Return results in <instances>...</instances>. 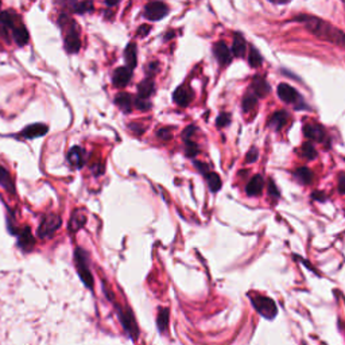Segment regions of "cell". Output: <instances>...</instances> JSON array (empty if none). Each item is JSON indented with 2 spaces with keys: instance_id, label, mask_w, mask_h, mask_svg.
I'll return each instance as SVG.
<instances>
[{
  "instance_id": "6da1fadb",
  "label": "cell",
  "mask_w": 345,
  "mask_h": 345,
  "mask_svg": "<svg viewBox=\"0 0 345 345\" xmlns=\"http://www.w3.org/2000/svg\"><path fill=\"white\" fill-rule=\"evenodd\" d=\"M292 22H298L305 26L308 31H310L313 36H316L320 40H329L332 44H342V40H344V32L332 26L330 23H328L326 20H324L321 18H317L314 15H306V14H301V15H296L292 18Z\"/></svg>"
},
{
  "instance_id": "7a4b0ae2",
  "label": "cell",
  "mask_w": 345,
  "mask_h": 345,
  "mask_svg": "<svg viewBox=\"0 0 345 345\" xmlns=\"http://www.w3.org/2000/svg\"><path fill=\"white\" fill-rule=\"evenodd\" d=\"M58 23L64 30V44H65V49H66L68 53H78L81 49V40L80 32L77 28V23L64 14L58 19Z\"/></svg>"
},
{
  "instance_id": "3957f363",
  "label": "cell",
  "mask_w": 345,
  "mask_h": 345,
  "mask_svg": "<svg viewBox=\"0 0 345 345\" xmlns=\"http://www.w3.org/2000/svg\"><path fill=\"white\" fill-rule=\"evenodd\" d=\"M74 264L77 268V272L80 275L82 284L89 288H93V275L89 268V260H88V252L82 250L81 247L76 248L74 251Z\"/></svg>"
},
{
  "instance_id": "277c9868",
  "label": "cell",
  "mask_w": 345,
  "mask_h": 345,
  "mask_svg": "<svg viewBox=\"0 0 345 345\" xmlns=\"http://www.w3.org/2000/svg\"><path fill=\"white\" fill-rule=\"evenodd\" d=\"M61 226V217L57 216V214H48V216H44V218H42L36 234H38L40 239H52Z\"/></svg>"
},
{
  "instance_id": "5b68a950",
  "label": "cell",
  "mask_w": 345,
  "mask_h": 345,
  "mask_svg": "<svg viewBox=\"0 0 345 345\" xmlns=\"http://www.w3.org/2000/svg\"><path fill=\"white\" fill-rule=\"evenodd\" d=\"M116 312H118V317H119L122 326L124 328V330L127 332L134 341L138 340V334H139V328L136 325L135 317H134L132 312L130 309H123L120 306L116 305Z\"/></svg>"
},
{
  "instance_id": "8992f818",
  "label": "cell",
  "mask_w": 345,
  "mask_h": 345,
  "mask_svg": "<svg viewBox=\"0 0 345 345\" xmlns=\"http://www.w3.org/2000/svg\"><path fill=\"white\" fill-rule=\"evenodd\" d=\"M168 12H170L168 6L164 2H160V0L150 2L144 7V18L148 19V20H152V22L162 20L164 16H168Z\"/></svg>"
},
{
  "instance_id": "52a82bcc",
  "label": "cell",
  "mask_w": 345,
  "mask_h": 345,
  "mask_svg": "<svg viewBox=\"0 0 345 345\" xmlns=\"http://www.w3.org/2000/svg\"><path fill=\"white\" fill-rule=\"evenodd\" d=\"M252 305L258 313H260L266 318L272 320L276 316V305L268 296H255L252 300Z\"/></svg>"
},
{
  "instance_id": "ba28073f",
  "label": "cell",
  "mask_w": 345,
  "mask_h": 345,
  "mask_svg": "<svg viewBox=\"0 0 345 345\" xmlns=\"http://www.w3.org/2000/svg\"><path fill=\"white\" fill-rule=\"evenodd\" d=\"M213 54H214V57H216V60L222 66L230 65V61H232V52H230L224 40H218V42L213 44Z\"/></svg>"
},
{
  "instance_id": "9c48e42d",
  "label": "cell",
  "mask_w": 345,
  "mask_h": 345,
  "mask_svg": "<svg viewBox=\"0 0 345 345\" xmlns=\"http://www.w3.org/2000/svg\"><path fill=\"white\" fill-rule=\"evenodd\" d=\"M131 77H132V69H130L128 66L118 68L112 76V82L118 88H124L131 81Z\"/></svg>"
},
{
  "instance_id": "30bf717a",
  "label": "cell",
  "mask_w": 345,
  "mask_h": 345,
  "mask_svg": "<svg viewBox=\"0 0 345 345\" xmlns=\"http://www.w3.org/2000/svg\"><path fill=\"white\" fill-rule=\"evenodd\" d=\"M86 222H88L86 212L82 210V209H77V210L72 213L70 220H69V224H68V230L72 234H74L77 230H80L86 224Z\"/></svg>"
},
{
  "instance_id": "8fae6325",
  "label": "cell",
  "mask_w": 345,
  "mask_h": 345,
  "mask_svg": "<svg viewBox=\"0 0 345 345\" xmlns=\"http://www.w3.org/2000/svg\"><path fill=\"white\" fill-rule=\"evenodd\" d=\"M193 90L188 86H180L172 93V100L180 106H188L193 100Z\"/></svg>"
},
{
  "instance_id": "7c38bea8",
  "label": "cell",
  "mask_w": 345,
  "mask_h": 345,
  "mask_svg": "<svg viewBox=\"0 0 345 345\" xmlns=\"http://www.w3.org/2000/svg\"><path fill=\"white\" fill-rule=\"evenodd\" d=\"M49 131V127L44 123H36L27 126L26 128L22 130L20 136L26 138V139H34V138H40L46 135Z\"/></svg>"
},
{
  "instance_id": "4fadbf2b",
  "label": "cell",
  "mask_w": 345,
  "mask_h": 345,
  "mask_svg": "<svg viewBox=\"0 0 345 345\" xmlns=\"http://www.w3.org/2000/svg\"><path fill=\"white\" fill-rule=\"evenodd\" d=\"M278 96L280 100L288 104L292 102H296V100H300V93L296 92V89L292 88V85L288 84H279L278 86Z\"/></svg>"
},
{
  "instance_id": "5bb4252c",
  "label": "cell",
  "mask_w": 345,
  "mask_h": 345,
  "mask_svg": "<svg viewBox=\"0 0 345 345\" xmlns=\"http://www.w3.org/2000/svg\"><path fill=\"white\" fill-rule=\"evenodd\" d=\"M68 160H69V164H70L73 168H84V164L86 160H85V152H84V150H82V147H80V146L72 147L70 151L68 152Z\"/></svg>"
},
{
  "instance_id": "9a60e30c",
  "label": "cell",
  "mask_w": 345,
  "mask_h": 345,
  "mask_svg": "<svg viewBox=\"0 0 345 345\" xmlns=\"http://www.w3.org/2000/svg\"><path fill=\"white\" fill-rule=\"evenodd\" d=\"M247 50V42L242 32H234V42H232V56L236 58H242Z\"/></svg>"
},
{
  "instance_id": "2e32d148",
  "label": "cell",
  "mask_w": 345,
  "mask_h": 345,
  "mask_svg": "<svg viewBox=\"0 0 345 345\" xmlns=\"http://www.w3.org/2000/svg\"><path fill=\"white\" fill-rule=\"evenodd\" d=\"M251 90H252L258 98H263L267 93L270 92V85L267 82L264 77L260 74H258L254 77L252 85H251Z\"/></svg>"
},
{
  "instance_id": "e0dca14e",
  "label": "cell",
  "mask_w": 345,
  "mask_h": 345,
  "mask_svg": "<svg viewBox=\"0 0 345 345\" xmlns=\"http://www.w3.org/2000/svg\"><path fill=\"white\" fill-rule=\"evenodd\" d=\"M18 244L23 251H30V250H32L34 244H36V240L32 238V234H31L28 226H24V228L19 232Z\"/></svg>"
},
{
  "instance_id": "ac0fdd59",
  "label": "cell",
  "mask_w": 345,
  "mask_h": 345,
  "mask_svg": "<svg viewBox=\"0 0 345 345\" xmlns=\"http://www.w3.org/2000/svg\"><path fill=\"white\" fill-rule=\"evenodd\" d=\"M304 132L310 140H316V142H322L325 139V131L318 124H308L304 127Z\"/></svg>"
},
{
  "instance_id": "d6986e66",
  "label": "cell",
  "mask_w": 345,
  "mask_h": 345,
  "mask_svg": "<svg viewBox=\"0 0 345 345\" xmlns=\"http://www.w3.org/2000/svg\"><path fill=\"white\" fill-rule=\"evenodd\" d=\"M124 60H126V65L130 69H135L138 64V48L135 42H130L127 48L124 50Z\"/></svg>"
},
{
  "instance_id": "ffe728a7",
  "label": "cell",
  "mask_w": 345,
  "mask_h": 345,
  "mask_svg": "<svg viewBox=\"0 0 345 345\" xmlns=\"http://www.w3.org/2000/svg\"><path fill=\"white\" fill-rule=\"evenodd\" d=\"M154 89H155L154 80H152V77L148 76L147 78H144L140 84L138 85V96H139V98H148L151 94L154 93Z\"/></svg>"
},
{
  "instance_id": "44dd1931",
  "label": "cell",
  "mask_w": 345,
  "mask_h": 345,
  "mask_svg": "<svg viewBox=\"0 0 345 345\" xmlns=\"http://www.w3.org/2000/svg\"><path fill=\"white\" fill-rule=\"evenodd\" d=\"M115 102H116V106H119V108L122 110V111L131 112L132 106H134V98L130 93L122 92L116 94Z\"/></svg>"
},
{
  "instance_id": "7402d4cb",
  "label": "cell",
  "mask_w": 345,
  "mask_h": 345,
  "mask_svg": "<svg viewBox=\"0 0 345 345\" xmlns=\"http://www.w3.org/2000/svg\"><path fill=\"white\" fill-rule=\"evenodd\" d=\"M263 186H264V181L262 176H255V177L248 182L246 192L248 196H259L263 192Z\"/></svg>"
},
{
  "instance_id": "603a6c76",
  "label": "cell",
  "mask_w": 345,
  "mask_h": 345,
  "mask_svg": "<svg viewBox=\"0 0 345 345\" xmlns=\"http://www.w3.org/2000/svg\"><path fill=\"white\" fill-rule=\"evenodd\" d=\"M12 36L14 40L19 44V46H24L28 42V31L23 24H19V26H15L12 28Z\"/></svg>"
},
{
  "instance_id": "cb8c5ba5",
  "label": "cell",
  "mask_w": 345,
  "mask_h": 345,
  "mask_svg": "<svg viewBox=\"0 0 345 345\" xmlns=\"http://www.w3.org/2000/svg\"><path fill=\"white\" fill-rule=\"evenodd\" d=\"M0 185L4 188L10 193H15V186H14L12 178L10 176L8 170L3 166H0Z\"/></svg>"
},
{
  "instance_id": "d4e9b609",
  "label": "cell",
  "mask_w": 345,
  "mask_h": 345,
  "mask_svg": "<svg viewBox=\"0 0 345 345\" xmlns=\"http://www.w3.org/2000/svg\"><path fill=\"white\" fill-rule=\"evenodd\" d=\"M288 115L284 111L275 112L274 115L271 116L270 122H268V126H271V127L275 130H280L284 124L288 123Z\"/></svg>"
},
{
  "instance_id": "484cf974",
  "label": "cell",
  "mask_w": 345,
  "mask_h": 345,
  "mask_svg": "<svg viewBox=\"0 0 345 345\" xmlns=\"http://www.w3.org/2000/svg\"><path fill=\"white\" fill-rule=\"evenodd\" d=\"M168 318H170L168 309H166V308H160V313H158V318H156V325H158V329H160V333H164L168 330Z\"/></svg>"
},
{
  "instance_id": "4316f807",
  "label": "cell",
  "mask_w": 345,
  "mask_h": 345,
  "mask_svg": "<svg viewBox=\"0 0 345 345\" xmlns=\"http://www.w3.org/2000/svg\"><path fill=\"white\" fill-rule=\"evenodd\" d=\"M294 177L301 182V184L306 185V184H310V182L313 181V172L308 168H300L294 172Z\"/></svg>"
},
{
  "instance_id": "83f0119b",
  "label": "cell",
  "mask_w": 345,
  "mask_h": 345,
  "mask_svg": "<svg viewBox=\"0 0 345 345\" xmlns=\"http://www.w3.org/2000/svg\"><path fill=\"white\" fill-rule=\"evenodd\" d=\"M15 20H16V15H14L11 11H4V12L0 14V24L4 28H11L12 30L14 27L16 26Z\"/></svg>"
},
{
  "instance_id": "f1b7e54d",
  "label": "cell",
  "mask_w": 345,
  "mask_h": 345,
  "mask_svg": "<svg viewBox=\"0 0 345 345\" xmlns=\"http://www.w3.org/2000/svg\"><path fill=\"white\" fill-rule=\"evenodd\" d=\"M205 177L208 180L209 189H210L213 193H216V192H218L222 189V180H220V177L217 176L216 172H208L205 174Z\"/></svg>"
},
{
  "instance_id": "f546056e",
  "label": "cell",
  "mask_w": 345,
  "mask_h": 345,
  "mask_svg": "<svg viewBox=\"0 0 345 345\" xmlns=\"http://www.w3.org/2000/svg\"><path fill=\"white\" fill-rule=\"evenodd\" d=\"M248 62H250V65L252 68H259L262 64H263V57H262V54L259 53V50H258L256 48H254V46L250 48Z\"/></svg>"
},
{
  "instance_id": "4dcf8cb0",
  "label": "cell",
  "mask_w": 345,
  "mask_h": 345,
  "mask_svg": "<svg viewBox=\"0 0 345 345\" xmlns=\"http://www.w3.org/2000/svg\"><path fill=\"white\" fill-rule=\"evenodd\" d=\"M256 102H258V96L255 94V93L251 90L250 93H247L246 96H244V98H243V110H244V112H250V111H252L254 108L256 106Z\"/></svg>"
},
{
  "instance_id": "1f68e13d",
  "label": "cell",
  "mask_w": 345,
  "mask_h": 345,
  "mask_svg": "<svg viewBox=\"0 0 345 345\" xmlns=\"http://www.w3.org/2000/svg\"><path fill=\"white\" fill-rule=\"evenodd\" d=\"M74 10L76 14H86V12H92L94 6H93L92 0H84V2H80V3H74Z\"/></svg>"
},
{
  "instance_id": "d6a6232c",
  "label": "cell",
  "mask_w": 345,
  "mask_h": 345,
  "mask_svg": "<svg viewBox=\"0 0 345 345\" xmlns=\"http://www.w3.org/2000/svg\"><path fill=\"white\" fill-rule=\"evenodd\" d=\"M302 155L305 156V158H308V160H314L316 156H317V151H316L314 146L310 142H306L304 143V146H302Z\"/></svg>"
},
{
  "instance_id": "836d02e7",
  "label": "cell",
  "mask_w": 345,
  "mask_h": 345,
  "mask_svg": "<svg viewBox=\"0 0 345 345\" xmlns=\"http://www.w3.org/2000/svg\"><path fill=\"white\" fill-rule=\"evenodd\" d=\"M134 106H136L138 110H140V111H148L151 108V102H148V98H139V96H138V98L134 100Z\"/></svg>"
},
{
  "instance_id": "e575fe53",
  "label": "cell",
  "mask_w": 345,
  "mask_h": 345,
  "mask_svg": "<svg viewBox=\"0 0 345 345\" xmlns=\"http://www.w3.org/2000/svg\"><path fill=\"white\" fill-rule=\"evenodd\" d=\"M185 144H186V147H185L186 155H188L189 158H194L196 155L198 154V146H197L194 142H192V139L186 140Z\"/></svg>"
},
{
  "instance_id": "d590c367",
  "label": "cell",
  "mask_w": 345,
  "mask_h": 345,
  "mask_svg": "<svg viewBox=\"0 0 345 345\" xmlns=\"http://www.w3.org/2000/svg\"><path fill=\"white\" fill-rule=\"evenodd\" d=\"M230 123V114H226V112H222V115L217 116V120H216V126L218 127V128H224V127H226L228 124Z\"/></svg>"
},
{
  "instance_id": "8d00e7d4",
  "label": "cell",
  "mask_w": 345,
  "mask_h": 345,
  "mask_svg": "<svg viewBox=\"0 0 345 345\" xmlns=\"http://www.w3.org/2000/svg\"><path fill=\"white\" fill-rule=\"evenodd\" d=\"M156 136L160 138V140H170L172 136V130L170 128H160L158 130V132H156Z\"/></svg>"
},
{
  "instance_id": "74e56055",
  "label": "cell",
  "mask_w": 345,
  "mask_h": 345,
  "mask_svg": "<svg viewBox=\"0 0 345 345\" xmlns=\"http://www.w3.org/2000/svg\"><path fill=\"white\" fill-rule=\"evenodd\" d=\"M258 156H259V152H258L256 148H251L248 151V154L246 155V160L248 164H252V162H256Z\"/></svg>"
},
{
  "instance_id": "f35d334b",
  "label": "cell",
  "mask_w": 345,
  "mask_h": 345,
  "mask_svg": "<svg viewBox=\"0 0 345 345\" xmlns=\"http://www.w3.org/2000/svg\"><path fill=\"white\" fill-rule=\"evenodd\" d=\"M158 69H160V64H158V62H150L146 68L147 74L150 76V77H152V76L158 72Z\"/></svg>"
},
{
  "instance_id": "ab89813d",
  "label": "cell",
  "mask_w": 345,
  "mask_h": 345,
  "mask_svg": "<svg viewBox=\"0 0 345 345\" xmlns=\"http://www.w3.org/2000/svg\"><path fill=\"white\" fill-rule=\"evenodd\" d=\"M268 194H270L272 198H279L278 188L275 186V184H274V181H272V180H270V182H268Z\"/></svg>"
},
{
  "instance_id": "60d3db41",
  "label": "cell",
  "mask_w": 345,
  "mask_h": 345,
  "mask_svg": "<svg viewBox=\"0 0 345 345\" xmlns=\"http://www.w3.org/2000/svg\"><path fill=\"white\" fill-rule=\"evenodd\" d=\"M128 127H130V130H131L134 134H136V135H142V134L144 132V127H143L142 124L131 123Z\"/></svg>"
},
{
  "instance_id": "b9f144b4",
  "label": "cell",
  "mask_w": 345,
  "mask_h": 345,
  "mask_svg": "<svg viewBox=\"0 0 345 345\" xmlns=\"http://www.w3.org/2000/svg\"><path fill=\"white\" fill-rule=\"evenodd\" d=\"M194 132H196V127H194V126H190V127H188V128H186L185 131H184V134H182V139H184L185 142H186V140H189V139H190V138H192V135H193V134H194Z\"/></svg>"
},
{
  "instance_id": "7bdbcfd3",
  "label": "cell",
  "mask_w": 345,
  "mask_h": 345,
  "mask_svg": "<svg viewBox=\"0 0 345 345\" xmlns=\"http://www.w3.org/2000/svg\"><path fill=\"white\" fill-rule=\"evenodd\" d=\"M151 31V26H148V24H142V26L138 28V36H148V32Z\"/></svg>"
},
{
  "instance_id": "ee69618b",
  "label": "cell",
  "mask_w": 345,
  "mask_h": 345,
  "mask_svg": "<svg viewBox=\"0 0 345 345\" xmlns=\"http://www.w3.org/2000/svg\"><path fill=\"white\" fill-rule=\"evenodd\" d=\"M194 164H196V168H198L200 172H202L204 176H205V174H206V172H209L208 166H206V164H201V162H194Z\"/></svg>"
},
{
  "instance_id": "f6af8a7d",
  "label": "cell",
  "mask_w": 345,
  "mask_h": 345,
  "mask_svg": "<svg viewBox=\"0 0 345 345\" xmlns=\"http://www.w3.org/2000/svg\"><path fill=\"white\" fill-rule=\"evenodd\" d=\"M338 190L340 193H345V174H341L338 180Z\"/></svg>"
},
{
  "instance_id": "bcb514c9",
  "label": "cell",
  "mask_w": 345,
  "mask_h": 345,
  "mask_svg": "<svg viewBox=\"0 0 345 345\" xmlns=\"http://www.w3.org/2000/svg\"><path fill=\"white\" fill-rule=\"evenodd\" d=\"M92 170L94 172V174H102L104 172V166H102V164H94V166H92Z\"/></svg>"
},
{
  "instance_id": "7dc6e473",
  "label": "cell",
  "mask_w": 345,
  "mask_h": 345,
  "mask_svg": "<svg viewBox=\"0 0 345 345\" xmlns=\"http://www.w3.org/2000/svg\"><path fill=\"white\" fill-rule=\"evenodd\" d=\"M270 3H272V4L275 6H284V4H288V3H290L292 0H268Z\"/></svg>"
},
{
  "instance_id": "c3c4849f",
  "label": "cell",
  "mask_w": 345,
  "mask_h": 345,
  "mask_svg": "<svg viewBox=\"0 0 345 345\" xmlns=\"http://www.w3.org/2000/svg\"><path fill=\"white\" fill-rule=\"evenodd\" d=\"M322 194H324L322 192H314L312 197H313V198H314V200H320V201H324V200H325V196H322Z\"/></svg>"
},
{
  "instance_id": "681fc988",
  "label": "cell",
  "mask_w": 345,
  "mask_h": 345,
  "mask_svg": "<svg viewBox=\"0 0 345 345\" xmlns=\"http://www.w3.org/2000/svg\"><path fill=\"white\" fill-rule=\"evenodd\" d=\"M120 0H106V4L108 6V7H114V6L118 4Z\"/></svg>"
},
{
  "instance_id": "f907efd6",
  "label": "cell",
  "mask_w": 345,
  "mask_h": 345,
  "mask_svg": "<svg viewBox=\"0 0 345 345\" xmlns=\"http://www.w3.org/2000/svg\"><path fill=\"white\" fill-rule=\"evenodd\" d=\"M57 2L61 4H68V3H73L74 0H57Z\"/></svg>"
},
{
  "instance_id": "816d5d0a",
  "label": "cell",
  "mask_w": 345,
  "mask_h": 345,
  "mask_svg": "<svg viewBox=\"0 0 345 345\" xmlns=\"http://www.w3.org/2000/svg\"><path fill=\"white\" fill-rule=\"evenodd\" d=\"M342 44H345V34H344V40H342Z\"/></svg>"
}]
</instances>
